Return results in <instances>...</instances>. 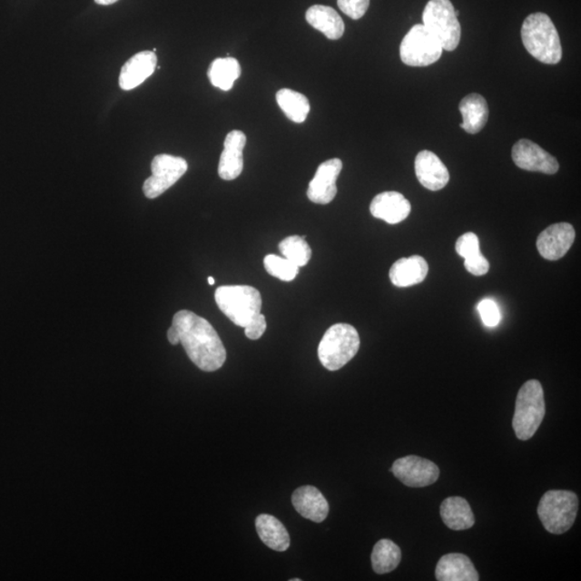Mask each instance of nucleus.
<instances>
[{"label":"nucleus","instance_id":"26","mask_svg":"<svg viewBox=\"0 0 581 581\" xmlns=\"http://www.w3.org/2000/svg\"><path fill=\"white\" fill-rule=\"evenodd\" d=\"M276 100L287 118L294 123H303L310 112V101L299 92L282 89L277 92Z\"/></svg>","mask_w":581,"mask_h":581},{"label":"nucleus","instance_id":"10","mask_svg":"<svg viewBox=\"0 0 581 581\" xmlns=\"http://www.w3.org/2000/svg\"><path fill=\"white\" fill-rule=\"evenodd\" d=\"M391 472L402 484L410 487L431 486L440 475L438 465L417 456L399 458L393 463Z\"/></svg>","mask_w":581,"mask_h":581},{"label":"nucleus","instance_id":"32","mask_svg":"<svg viewBox=\"0 0 581 581\" xmlns=\"http://www.w3.org/2000/svg\"><path fill=\"white\" fill-rule=\"evenodd\" d=\"M340 9L352 20L361 19L369 7V0H337Z\"/></svg>","mask_w":581,"mask_h":581},{"label":"nucleus","instance_id":"31","mask_svg":"<svg viewBox=\"0 0 581 581\" xmlns=\"http://www.w3.org/2000/svg\"><path fill=\"white\" fill-rule=\"evenodd\" d=\"M456 251L461 258L467 259L480 252L479 238L474 232L458 237L456 242Z\"/></svg>","mask_w":581,"mask_h":581},{"label":"nucleus","instance_id":"13","mask_svg":"<svg viewBox=\"0 0 581 581\" xmlns=\"http://www.w3.org/2000/svg\"><path fill=\"white\" fill-rule=\"evenodd\" d=\"M341 170L342 162L340 159L322 162L308 187V199L320 205H328L332 202L337 194L336 182Z\"/></svg>","mask_w":581,"mask_h":581},{"label":"nucleus","instance_id":"1","mask_svg":"<svg viewBox=\"0 0 581 581\" xmlns=\"http://www.w3.org/2000/svg\"><path fill=\"white\" fill-rule=\"evenodd\" d=\"M171 344H182L191 361L203 371H216L226 361V350L217 330L206 319L190 310L173 316L167 332Z\"/></svg>","mask_w":581,"mask_h":581},{"label":"nucleus","instance_id":"25","mask_svg":"<svg viewBox=\"0 0 581 581\" xmlns=\"http://www.w3.org/2000/svg\"><path fill=\"white\" fill-rule=\"evenodd\" d=\"M241 74V64L234 57L217 58L208 69L212 84L222 91H230Z\"/></svg>","mask_w":581,"mask_h":581},{"label":"nucleus","instance_id":"33","mask_svg":"<svg viewBox=\"0 0 581 581\" xmlns=\"http://www.w3.org/2000/svg\"><path fill=\"white\" fill-rule=\"evenodd\" d=\"M465 269L474 276H484L490 270V263L481 252L464 259Z\"/></svg>","mask_w":581,"mask_h":581},{"label":"nucleus","instance_id":"16","mask_svg":"<svg viewBox=\"0 0 581 581\" xmlns=\"http://www.w3.org/2000/svg\"><path fill=\"white\" fill-rule=\"evenodd\" d=\"M158 57L154 52L143 51L127 61L121 69L119 84L122 90L131 91L143 84L153 74Z\"/></svg>","mask_w":581,"mask_h":581},{"label":"nucleus","instance_id":"8","mask_svg":"<svg viewBox=\"0 0 581 581\" xmlns=\"http://www.w3.org/2000/svg\"><path fill=\"white\" fill-rule=\"evenodd\" d=\"M399 54L405 65L426 67L439 60L443 48L426 27L417 25L404 37Z\"/></svg>","mask_w":581,"mask_h":581},{"label":"nucleus","instance_id":"5","mask_svg":"<svg viewBox=\"0 0 581 581\" xmlns=\"http://www.w3.org/2000/svg\"><path fill=\"white\" fill-rule=\"evenodd\" d=\"M214 299L219 310L240 328L248 327L261 310V295L253 287H220L214 293Z\"/></svg>","mask_w":581,"mask_h":581},{"label":"nucleus","instance_id":"3","mask_svg":"<svg viewBox=\"0 0 581 581\" xmlns=\"http://www.w3.org/2000/svg\"><path fill=\"white\" fill-rule=\"evenodd\" d=\"M361 345L356 328L339 323L330 327L320 341L318 357L325 369L339 370L357 356Z\"/></svg>","mask_w":581,"mask_h":581},{"label":"nucleus","instance_id":"11","mask_svg":"<svg viewBox=\"0 0 581 581\" xmlns=\"http://www.w3.org/2000/svg\"><path fill=\"white\" fill-rule=\"evenodd\" d=\"M511 156L515 164L521 170L547 174H555L559 171V162L555 156L528 139H521L516 143Z\"/></svg>","mask_w":581,"mask_h":581},{"label":"nucleus","instance_id":"23","mask_svg":"<svg viewBox=\"0 0 581 581\" xmlns=\"http://www.w3.org/2000/svg\"><path fill=\"white\" fill-rule=\"evenodd\" d=\"M458 110L462 114V129L469 133H478L487 124L489 119V107L485 97L479 94H469L464 97Z\"/></svg>","mask_w":581,"mask_h":581},{"label":"nucleus","instance_id":"20","mask_svg":"<svg viewBox=\"0 0 581 581\" xmlns=\"http://www.w3.org/2000/svg\"><path fill=\"white\" fill-rule=\"evenodd\" d=\"M438 581H478L479 574L468 556L448 554L440 557L436 566Z\"/></svg>","mask_w":581,"mask_h":581},{"label":"nucleus","instance_id":"21","mask_svg":"<svg viewBox=\"0 0 581 581\" xmlns=\"http://www.w3.org/2000/svg\"><path fill=\"white\" fill-rule=\"evenodd\" d=\"M310 25L330 40H339L345 33V23L336 10L329 5H315L306 13Z\"/></svg>","mask_w":581,"mask_h":581},{"label":"nucleus","instance_id":"27","mask_svg":"<svg viewBox=\"0 0 581 581\" xmlns=\"http://www.w3.org/2000/svg\"><path fill=\"white\" fill-rule=\"evenodd\" d=\"M402 560V551L390 539H381L375 545L371 554V566L377 574H388L394 571Z\"/></svg>","mask_w":581,"mask_h":581},{"label":"nucleus","instance_id":"36","mask_svg":"<svg viewBox=\"0 0 581 581\" xmlns=\"http://www.w3.org/2000/svg\"><path fill=\"white\" fill-rule=\"evenodd\" d=\"M208 283L211 284V286H213V284L216 283V281H214L213 277H208Z\"/></svg>","mask_w":581,"mask_h":581},{"label":"nucleus","instance_id":"34","mask_svg":"<svg viewBox=\"0 0 581 581\" xmlns=\"http://www.w3.org/2000/svg\"><path fill=\"white\" fill-rule=\"evenodd\" d=\"M267 329L266 318L264 315H260L253 320L251 323L245 328V334L249 340H257L265 333Z\"/></svg>","mask_w":581,"mask_h":581},{"label":"nucleus","instance_id":"35","mask_svg":"<svg viewBox=\"0 0 581 581\" xmlns=\"http://www.w3.org/2000/svg\"><path fill=\"white\" fill-rule=\"evenodd\" d=\"M119 2V0H95V3L102 5H109Z\"/></svg>","mask_w":581,"mask_h":581},{"label":"nucleus","instance_id":"24","mask_svg":"<svg viewBox=\"0 0 581 581\" xmlns=\"http://www.w3.org/2000/svg\"><path fill=\"white\" fill-rule=\"evenodd\" d=\"M255 527L259 537L267 547L282 552L290 547V537L286 527L276 517L260 515L255 520Z\"/></svg>","mask_w":581,"mask_h":581},{"label":"nucleus","instance_id":"18","mask_svg":"<svg viewBox=\"0 0 581 581\" xmlns=\"http://www.w3.org/2000/svg\"><path fill=\"white\" fill-rule=\"evenodd\" d=\"M292 503L295 510L301 517L313 522H322L329 515L330 507L327 498L312 486H304L296 489L292 496Z\"/></svg>","mask_w":581,"mask_h":581},{"label":"nucleus","instance_id":"37","mask_svg":"<svg viewBox=\"0 0 581 581\" xmlns=\"http://www.w3.org/2000/svg\"><path fill=\"white\" fill-rule=\"evenodd\" d=\"M290 581H300V578L290 579Z\"/></svg>","mask_w":581,"mask_h":581},{"label":"nucleus","instance_id":"6","mask_svg":"<svg viewBox=\"0 0 581 581\" xmlns=\"http://www.w3.org/2000/svg\"><path fill=\"white\" fill-rule=\"evenodd\" d=\"M578 497L572 491L550 490L540 498L537 514L551 534H565L574 525L578 513Z\"/></svg>","mask_w":581,"mask_h":581},{"label":"nucleus","instance_id":"29","mask_svg":"<svg viewBox=\"0 0 581 581\" xmlns=\"http://www.w3.org/2000/svg\"><path fill=\"white\" fill-rule=\"evenodd\" d=\"M264 267L271 276L286 282L293 281L300 272L298 265L284 257H278L275 254L266 255Z\"/></svg>","mask_w":581,"mask_h":581},{"label":"nucleus","instance_id":"14","mask_svg":"<svg viewBox=\"0 0 581 581\" xmlns=\"http://www.w3.org/2000/svg\"><path fill=\"white\" fill-rule=\"evenodd\" d=\"M415 171L418 180L428 190L444 189L450 180L448 168L431 151L424 150L418 153Z\"/></svg>","mask_w":581,"mask_h":581},{"label":"nucleus","instance_id":"22","mask_svg":"<svg viewBox=\"0 0 581 581\" xmlns=\"http://www.w3.org/2000/svg\"><path fill=\"white\" fill-rule=\"evenodd\" d=\"M445 525L455 531L468 530L475 525V517L467 499L460 497L446 498L440 507Z\"/></svg>","mask_w":581,"mask_h":581},{"label":"nucleus","instance_id":"28","mask_svg":"<svg viewBox=\"0 0 581 581\" xmlns=\"http://www.w3.org/2000/svg\"><path fill=\"white\" fill-rule=\"evenodd\" d=\"M279 251L284 258L292 261L299 267L308 264L311 259V248L305 241L304 237L290 236L279 243Z\"/></svg>","mask_w":581,"mask_h":581},{"label":"nucleus","instance_id":"12","mask_svg":"<svg viewBox=\"0 0 581 581\" xmlns=\"http://www.w3.org/2000/svg\"><path fill=\"white\" fill-rule=\"evenodd\" d=\"M576 237L572 224L562 222L549 226L540 232L537 247L542 257L548 261H557L565 257Z\"/></svg>","mask_w":581,"mask_h":581},{"label":"nucleus","instance_id":"9","mask_svg":"<svg viewBox=\"0 0 581 581\" xmlns=\"http://www.w3.org/2000/svg\"><path fill=\"white\" fill-rule=\"evenodd\" d=\"M188 162L170 154L156 155L151 164L153 176L145 180L143 193L150 200L161 196L171 189L188 172Z\"/></svg>","mask_w":581,"mask_h":581},{"label":"nucleus","instance_id":"2","mask_svg":"<svg viewBox=\"0 0 581 581\" xmlns=\"http://www.w3.org/2000/svg\"><path fill=\"white\" fill-rule=\"evenodd\" d=\"M523 45L534 58L548 65L562 60V45L554 22L547 15L532 14L521 28Z\"/></svg>","mask_w":581,"mask_h":581},{"label":"nucleus","instance_id":"19","mask_svg":"<svg viewBox=\"0 0 581 581\" xmlns=\"http://www.w3.org/2000/svg\"><path fill=\"white\" fill-rule=\"evenodd\" d=\"M428 264L420 255L399 259L390 270V281L395 287L409 288L426 281Z\"/></svg>","mask_w":581,"mask_h":581},{"label":"nucleus","instance_id":"17","mask_svg":"<svg viewBox=\"0 0 581 581\" xmlns=\"http://www.w3.org/2000/svg\"><path fill=\"white\" fill-rule=\"evenodd\" d=\"M369 211L376 219L389 224H399L409 218L411 205L399 192H383L371 201Z\"/></svg>","mask_w":581,"mask_h":581},{"label":"nucleus","instance_id":"30","mask_svg":"<svg viewBox=\"0 0 581 581\" xmlns=\"http://www.w3.org/2000/svg\"><path fill=\"white\" fill-rule=\"evenodd\" d=\"M481 321L487 328H496L502 321V313L498 305L490 299L482 300L478 306Z\"/></svg>","mask_w":581,"mask_h":581},{"label":"nucleus","instance_id":"7","mask_svg":"<svg viewBox=\"0 0 581 581\" xmlns=\"http://www.w3.org/2000/svg\"><path fill=\"white\" fill-rule=\"evenodd\" d=\"M423 26L441 48L455 51L461 40V25L450 0H429L422 15Z\"/></svg>","mask_w":581,"mask_h":581},{"label":"nucleus","instance_id":"15","mask_svg":"<svg viewBox=\"0 0 581 581\" xmlns=\"http://www.w3.org/2000/svg\"><path fill=\"white\" fill-rule=\"evenodd\" d=\"M247 137L241 131H231L224 141V150L219 162V176L221 179L235 180L243 170V149Z\"/></svg>","mask_w":581,"mask_h":581},{"label":"nucleus","instance_id":"4","mask_svg":"<svg viewBox=\"0 0 581 581\" xmlns=\"http://www.w3.org/2000/svg\"><path fill=\"white\" fill-rule=\"evenodd\" d=\"M546 414L542 383L528 380L517 395L513 428L517 438L528 440L537 434Z\"/></svg>","mask_w":581,"mask_h":581}]
</instances>
